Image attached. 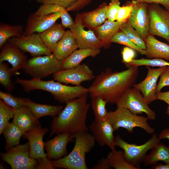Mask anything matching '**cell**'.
Returning <instances> with one entry per match:
<instances>
[{
	"instance_id": "obj_1",
	"label": "cell",
	"mask_w": 169,
	"mask_h": 169,
	"mask_svg": "<svg viewBox=\"0 0 169 169\" xmlns=\"http://www.w3.org/2000/svg\"><path fill=\"white\" fill-rule=\"evenodd\" d=\"M138 67L131 66L121 71L108 68L98 75L88 89L90 97L99 96L108 103L116 104L123 93L135 84Z\"/></svg>"
},
{
	"instance_id": "obj_2",
	"label": "cell",
	"mask_w": 169,
	"mask_h": 169,
	"mask_svg": "<svg viewBox=\"0 0 169 169\" xmlns=\"http://www.w3.org/2000/svg\"><path fill=\"white\" fill-rule=\"evenodd\" d=\"M87 95L85 94L66 103L64 108L52 120L49 136L62 133L74 135L88 131L86 120L90 105Z\"/></svg>"
},
{
	"instance_id": "obj_3",
	"label": "cell",
	"mask_w": 169,
	"mask_h": 169,
	"mask_svg": "<svg viewBox=\"0 0 169 169\" xmlns=\"http://www.w3.org/2000/svg\"><path fill=\"white\" fill-rule=\"evenodd\" d=\"M54 80L44 81L34 78L25 80L17 78L15 83L21 85L27 93L35 90L48 92L60 103H66L88 93V89L81 85L69 86Z\"/></svg>"
},
{
	"instance_id": "obj_4",
	"label": "cell",
	"mask_w": 169,
	"mask_h": 169,
	"mask_svg": "<svg viewBox=\"0 0 169 169\" xmlns=\"http://www.w3.org/2000/svg\"><path fill=\"white\" fill-rule=\"evenodd\" d=\"M75 144L71 151L60 159L52 160L56 168L66 169H87L85 155L95 145V140L88 131L80 132L74 135Z\"/></svg>"
},
{
	"instance_id": "obj_5",
	"label": "cell",
	"mask_w": 169,
	"mask_h": 169,
	"mask_svg": "<svg viewBox=\"0 0 169 169\" xmlns=\"http://www.w3.org/2000/svg\"><path fill=\"white\" fill-rule=\"evenodd\" d=\"M108 119L115 131L122 128L132 133L133 129L138 127L149 134H152L154 131L148 123L147 117L134 114L125 108L117 107L115 111L108 112Z\"/></svg>"
},
{
	"instance_id": "obj_6",
	"label": "cell",
	"mask_w": 169,
	"mask_h": 169,
	"mask_svg": "<svg viewBox=\"0 0 169 169\" xmlns=\"http://www.w3.org/2000/svg\"><path fill=\"white\" fill-rule=\"evenodd\" d=\"M62 65L52 53L28 59L23 69L33 78L41 79L62 70Z\"/></svg>"
},
{
	"instance_id": "obj_7",
	"label": "cell",
	"mask_w": 169,
	"mask_h": 169,
	"mask_svg": "<svg viewBox=\"0 0 169 169\" xmlns=\"http://www.w3.org/2000/svg\"><path fill=\"white\" fill-rule=\"evenodd\" d=\"M160 141L158 136L154 134L146 142L138 145L128 143L117 135L115 137V145L123 149L127 161L140 169H141L140 165L143 162L147 151L156 146L160 142Z\"/></svg>"
},
{
	"instance_id": "obj_8",
	"label": "cell",
	"mask_w": 169,
	"mask_h": 169,
	"mask_svg": "<svg viewBox=\"0 0 169 169\" xmlns=\"http://www.w3.org/2000/svg\"><path fill=\"white\" fill-rule=\"evenodd\" d=\"M116 104L117 107L126 109L135 115L145 113L149 120L156 118L155 112L149 107L141 93L134 88L127 90Z\"/></svg>"
},
{
	"instance_id": "obj_9",
	"label": "cell",
	"mask_w": 169,
	"mask_h": 169,
	"mask_svg": "<svg viewBox=\"0 0 169 169\" xmlns=\"http://www.w3.org/2000/svg\"><path fill=\"white\" fill-rule=\"evenodd\" d=\"M28 142L19 144L0 154L2 159L9 164L12 169H33L38 164L37 159L29 157Z\"/></svg>"
},
{
	"instance_id": "obj_10",
	"label": "cell",
	"mask_w": 169,
	"mask_h": 169,
	"mask_svg": "<svg viewBox=\"0 0 169 169\" xmlns=\"http://www.w3.org/2000/svg\"><path fill=\"white\" fill-rule=\"evenodd\" d=\"M149 34L161 37L169 43V11L159 4L148 3Z\"/></svg>"
},
{
	"instance_id": "obj_11",
	"label": "cell",
	"mask_w": 169,
	"mask_h": 169,
	"mask_svg": "<svg viewBox=\"0 0 169 169\" xmlns=\"http://www.w3.org/2000/svg\"><path fill=\"white\" fill-rule=\"evenodd\" d=\"M54 80L66 84L80 85L83 82L95 78L93 71L85 64L71 68L63 69L53 74Z\"/></svg>"
},
{
	"instance_id": "obj_12",
	"label": "cell",
	"mask_w": 169,
	"mask_h": 169,
	"mask_svg": "<svg viewBox=\"0 0 169 169\" xmlns=\"http://www.w3.org/2000/svg\"><path fill=\"white\" fill-rule=\"evenodd\" d=\"M80 14H77L74 24L69 28L75 38L79 49H98L102 45L94 31L84 29Z\"/></svg>"
},
{
	"instance_id": "obj_13",
	"label": "cell",
	"mask_w": 169,
	"mask_h": 169,
	"mask_svg": "<svg viewBox=\"0 0 169 169\" xmlns=\"http://www.w3.org/2000/svg\"><path fill=\"white\" fill-rule=\"evenodd\" d=\"M8 41L16 46L22 51L29 53L33 57L52 53L44 44L40 33L13 37L9 39Z\"/></svg>"
},
{
	"instance_id": "obj_14",
	"label": "cell",
	"mask_w": 169,
	"mask_h": 169,
	"mask_svg": "<svg viewBox=\"0 0 169 169\" xmlns=\"http://www.w3.org/2000/svg\"><path fill=\"white\" fill-rule=\"evenodd\" d=\"M133 7L127 22L145 40L149 34L150 18L148 3L133 0Z\"/></svg>"
},
{
	"instance_id": "obj_15",
	"label": "cell",
	"mask_w": 169,
	"mask_h": 169,
	"mask_svg": "<svg viewBox=\"0 0 169 169\" xmlns=\"http://www.w3.org/2000/svg\"><path fill=\"white\" fill-rule=\"evenodd\" d=\"M90 131L99 145L106 146L111 151H116L115 131L108 119L104 120L96 119L93 121L89 126Z\"/></svg>"
},
{
	"instance_id": "obj_16",
	"label": "cell",
	"mask_w": 169,
	"mask_h": 169,
	"mask_svg": "<svg viewBox=\"0 0 169 169\" xmlns=\"http://www.w3.org/2000/svg\"><path fill=\"white\" fill-rule=\"evenodd\" d=\"M61 15L60 12L44 15L35 12L30 14L27 19L23 36L43 33L56 23L61 18Z\"/></svg>"
},
{
	"instance_id": "obj_17",
	"label": "cell",
	"mask_w": 169,
	"mask_h": 169,
	"mask_svg": "<svg viewBox=\"0 0 169 169\" xmlns=\"http://www.w3.org/2000/svg\"><path fill=\"white\" fill-rule=\"evenodd\" d=\"M166 67L153 69L148 66L147 73L145 78L139 83L135 84L133 86L141 92L148 104L157 100L156 94L157 80Z\"/></svg>"
},
{
	"instance_id": "obj_18",
	"label": "cell",
	"mask_w": 169,
	"mask_h": 169,
	"mask_svg": "<svg viewBox=\"0 0 169 169\" xmlns=\"http://www.w3.org/2000/svg\"><path fill=\"white\" fill-rule=\"evenodd\" d=\"M0 53V63L6 61L11 65L13 74H17L23 69L27 60V56L15 45L8 42L2 48Z\"/></svg>"
},
{
	"instance_id": "obj_19",
	"label": "cell",
	"mask_w": 169,
	"mask_h": 169,
	"mask_svg": "<svg viewBox=\"0 0 169 169\" xmlns=\"http://www.w3.org/2000/svg\"><path fill=\"white\" fill-rule=\"evenodd\" d=\"M73 139L74 135L69 133H62L45 142L44 148L46 151L47 158L50 160H56L67 155V145L72 141Z\"/></svg>"
},
{
	"instance_id": "obj_20",
	"label": "cell",
	"mask_w": 169,
	"mask_h": 169,
	"mask_svg": "<svg viewBox=\"0 0 169 169\" xmlns=\"http://www.w3.org/2000/svg\"><path fill=\"white\" fill-rule=\"evenodd\" d=\"M48 131L47 128L39 127L25 132L23 136V138L28 140L30 158L38 160L47 157L44 152L43 138Z\"/></svg>"
},
{
	"instance_id": "obj_21",
	"label": "cell",
	"mask_w": 169,
	"mask_h": 169,
	"mask_svg": "<svg viewBox=\"0 0 169 169\" xmlns=\"http://www.w3.org/2000/svg\"><path fill=\"white\" fill-rule=\"evenodd\" d=\"M12 122L25 132L41 127L38 119L26 105L16 110Z\"/></svg>"
},
{
	"instance_id": "obj_22",
	"label": "cell",
	"mask_w": 169,
	"mask_h": 169,
	"mask_svg": "<svg viewBox=\"0 0 169 169\" xmlns=\"http://www.w3.org/2000/svg\"><path fill=\"white\" fill-rule=\"evenodd\" d=\"M144 41L146 47L145 55L148 58H161L169 61V45L149 34Z\"/></svg>"
},
{
	"instance_id": "obj_23",
	"label": "cell",
	"mask_w": 169,
	"mask_h": 169,
	"mask_svg": "<svg viewBox=\"0 0 169 169\" xmlns=\"http://www.w3.org/2000/svg\"><path fill=\"white\" fill-rule=\"evenodd\" d=\"M77 48L75 38L71 31L67 30L57 43L52 54L58 59L63 61Z\"/></svg>"
},
{
	"instance_id": "obj_24",
	"label": "cell",
	"mask_w": 169,
	"mask_h": 169,
	"mask_svg": "<svg viewBox=\"0 0 169 169\" xmlns=\"http://www.w3.org/2000/svg\"><path fill=\"white\" fill-rule=\"evenodd\" d=\"M108 5L103 3L92 11L80 14L85 27L92 30L103 24L107 19Z\"/></svg>"
},
{
	"instance_id": "obj_25",
	"label": "cell",
	"mask_w": 169,
	"mask_h": 169,
	"mask_svg": "<svg viewBox=\"0 0 169 169\" xmlns=\"http://www.w3.org/2000/svg\"><path fill=\"white\" fill-rule=\"evenodd\" d=\"M122 23L116 21L111 22L107 20L92 30L101 42L103 47L107 49L110 46L111 38L120 30Z\"/></svg>"
},
{
	"instance_id": "obj_26",
	"label": "cell",
	"mask_w": 169,
	"mask_h": 169,
	"mask_svg": "<svg viewBox=\"0 0 169 169\" xmlns=\"http://www.w3.org/2000/svg\"><path fill=\"white\" fill-rule=\"evenodd\" d=\"M64 27L62 24L55 23L48 29L40 33L44 44L52 53L65 32Z\"/></svg>"
},
{
	"instance_id": "obj_27",
	"label": "cell",
	"mask_w": 169,
	"mask_h": 169,
	"mask_svg": "<svg viewBox=\"0 0 169 169\" xmlns=\"http://www.w3.org/2000/svg\"><path fill=\"white\" fill-rule=\"evenodd\" d=\"M100 50L98 49H79L73 52L62 61V70L71 68L80 64L86 58L95 57L100 54Z\"/></svg>"
},
{
	"instance_id": "obj_28",
	"label": "cell",
	"mask_w": 169,
	"mask_h": 169,
	"mask_svg": "<svg viewBox=\"0 0 169 169\" xmlns=\"http://www.w3.org/2000/svg\"><path fill=\"white\" fill-rule=\"evenodd\" d=\"M26 105L29 108L33 115L38 119L45 116H55L58 115L63 109L62 105L54 106L40 104L27 98Z\"/></svg>"
},
{
	"instance_id": "obj_29",
	"label": "cell",
	"mask_w": 169,
	"mask_h": 169,
	"mask_svg": "<svg viewBox=\"0 0 169 169\" xmlns=\"http://www.w3.org/2000/svg\"><path fill=\"white\" fill-rule=\"evenodd\" d=\"M60 12L61 14V24L65 28H69L74 24V21L68 13L66 9L59 5L44 3L40 6L35 12L41 15L48 14Z\"/></svg>"
},
{
	"instance_id": "obj_30",
	"label": "cell",
	"mask_w": 169,
	"mask_h": 169,
	"mask_svg": "<svg viewBox=\"0 0 169 169\" xmlns=\"http://www.w3.org/2000/svg\"><path fill=\"white\" fill-rule=\"evenodd\" d=\"M160 161L169 163V147L160 142L146 156L143 163L144 166H149L156 164Z\"/></svg>"
},
{
	"instance_id": "obj_31",
	"label": "cell",
	"mask_w": 169,
	"mask_h": 169,
	"mask_svg": "<svg viewBox=\"0 0 169 169\" xmlns=\"http://www.w3.org/2000/svg\"><path fill=\"white\" fill-rule=\"evenodd\" d=\"M25 133L13 122H9L2 132L6 140L5 148L6 151L19 144L20 139Z\"/></svg>"
},
{
	"instance_id": "obj_32",
	"label": "cell",
	"mask_w": 169,
	"mask_h": 169,
	"mask_svg": "<svg viewBox=\"0 0 169 169\" xmlns=\"http://www.w3.org/2000/svg\"><path fill=\"white\" fill-rule=\"evenodd\" d=\"M24 30L22 25L0 24V48H2L8 39L13 37L23 36Z\"/></svg>"
},
{
	"instance_id": "obj_33",
	"label": "cell",
	"mask_w": 169,
	"mask_h": 169,
	"mask_svg": "<svg viewBox=\"0 0 169 169\" xmlns=\"http://www.w3.org/2000/svg\"><path fill=\"white\" fill-rule=\"evenodd\" d=\"M38 3L55 4L64 7L68 11H76L82 9L92 0H35Z\"/></svg>"
},
{
	"instance_id": "obj_34",
	"label": "cell",
	"mask_w": 169,
	"mask_h": 169,
	"mask_svg": "<svg viewBox=\"0 0 169 169\" xmlns=\"http://www.w3.org/2000/svg\"><path fill=\"white\" fill-rule=\"evenodd\" d=\"M107 158L111 167L115 169H138L126 160L123 151H111Z\"/></svg>"
},
{
	"instance_id": "obj_35",
	"label": "cell",
	"mask_w": 169,
	"mask_h": 169,
	"mask_svg": "<svg viewBox=\"0 0 169 169\" xmlns=\"http://www.w3.org/2000/svg\"><path fill=\"white\" fill-rule=\"evenodd\" d=\"M107 102L101 97L95 96L91 97V105L95 116L98 120L107 119L108 112L106 109Z\"/></svg>"
},
{
	"instance_id": "obj_36",
	"label": "cell",
	"mask_w": 169,
	"mask_h": 169,
	"mask_svg": "<svg viewBox=\"0 0 169 169\" xmlns=\"http://www.w3.org/2000/svg\"><path fill=\"white\" fill-rule=\"evenodd\" d=\"M120 30L123 31L129 39L140 48L146 50L145 41L139 33L127 22L122 24Z\"/></svg>"
},
{
	"instance_id": "obj_37",
	"label": "cell",
	"mask_w": 169,
	"mask_h": 169,
	"mask_svg": "<svg viewBox=\"0 0 169 169\" xmlns=\"http://www.w3.org/2000/svg\"><path fill=\"white\" fill-rule=\"evenodd\" d=\"M128 68L131 66L138 67L141 66L159 67H160L169 66V62L161 58L133 59L131 61L124 64Z\"/></svg>"
},
{
	"instance_id": "obj_38",
	"label": "cell",
	"mask_w": 169,
	"mask_h": 169,
	"mask_svg": "<svg viewBox=\"0 0 169 169\" xmlns=\"http://www.w3.org/2000/svg\"><path fill=\"white\" fill-rule=\"evenodd\" d=\"M16 110L9 106L2 100H0V134L2 133L5 127L13 118Z\"/></svg>"
},
{
	"instance_id": "obj_39",
	"label": "cell",
	"mask_w": 169,
	"mask_h": 169,
	"mask_svg": "<svg viewBox=\"0 0 169 169\" xmlns=\"http://www.w3.org/2000/svg\"><path fill=\"white\" fill-rule=\"evenodd\" d=\"M13 75L11 68L3 62L0 63V83L8 91H11L14 89V85L11 79Z\"/></svg>"
},
{
	"instance_id": "obj_40",
	"label": "cell",
	"mask_w": 169,
	"mask_h": 169,
	"mask_svg": "<svg viewBox=\"0 0 169 169\" xmlns=\"http://www.w3.org/2000/svg\"><path fill=\"white\" fill-rule=\"evenodd\" d=\"M111 41V43H117L131 48L142 55H145L146 54V50L139 48L120 30L113 37Z\"/></svg>"
},
{
	"instance_id": "obj_41",
	"label": "cell",
	"mask_w": 169,
	"mask_h": 169,
	"mask_svg": "<svg viewBox=\"0 0 169 169\" xmlns=\"http://www.w3.org/2000/svg\"><path fill=\"white\" fill-rule=\"evenodd\" d=\"M0 98L7 104L16 110L26 105L27 98L15 97L8 92L0 91Z\"/></svg>"
},
{
	"instance_id": "obj_42",
	"label": "cell",
	"mask_w": 169,
	"mask_h": 169,
	"mask_svg": "<svg viewBox=\"0 0 169 169\" xmlns=\"http://www.w3.org/2000/svg\"><path fill=\"white\" fill-rule=\"evenodd\" d=\"M133 4V1L132 0L130 3L120 7L116 16L115 21L122 23L126 22L132 12Z\"/></svg>"
},
{
	"instance_id": "obj_43",
	"label": "cell",
	"mask_w": 169,
	"mask_h": 169,
	"mask_svg": "<svg viewBox=\"0 0 169 169\" xmlns=\"http://www.w3.org/2000/svg\"><path fill=\"white\" fill-rule=\"evenodd\" d=\"M120 6L119 0H111L108 5L107 17L108 21H115V18Z\"/></svg>"
},
{
	"instance_id": "obj_44",
	"label": "cell",
	"mask_w": 169,
	"mask_h": 169,
	"mask_svg": "<svg viewBox=\"0 0 169 169\" xmlns=\"http://www.w3.org/2000/svg\"><path fill=\"white\" fill-rule=\"evenodd\" d=\"M169 85V66H167L165 70L161 74L160 79L157 84L156 92H161L165 86Z\"/></svg>"
},
{
	"instance_id": "obj_45",
	"label": "cell",
	"mask_w": 169,
	"mask_h": 169,
	"mask_svg": "<svg viewBox=\"0 0 169 169\" xmlns=\"http://www.w3.org/2000/svg\"><path fill=\"white\" fill-rule=\"evenodd\" d=\"M135 51L133 49L128 47L123 48L121 54L122 61L124 64L128 63L134 59L136 55Z\"/></svg>"
},
{
	"instance_id": "obj_46",
	"label": "cell",
	"mask_w": 169,
	"mask_h": 169,
	"mask_svg": "<svg viewBox=\"0 0 169 169\" xmlns=\"http://www.w3.org/2000/svg\"><path fill=\"white\" fill-rule=\"evenodd\" d=\"M37 161L38 164L35 169H55L53 165L52 160L49 159L47 157Z\"/></svg>"
},
{
	"instance_id": "obj_47",
	"label": "cell",
	"mask_w": 169,
	"mask_h": 169,
	"mask_svg": "<svg viewBox=\"0 0 169 169\" xmlns=\"http://www.w3.org/2000/svg\"><path fill=\"white\" fill-rule=\"evenodd\" d=\"M111 167L107 158H103L100 160L96 164L92 167L93 169H109Z\"/></svg>"
},
{
	"instance_id": "obj_48",
	"label": "cell",
	"mask_w": 169,
	"mask_h": 169,
	"mask_svg": "<svg viewBox=\"0 0 169 169\" xmlns=\"http://www.w3.org/2000/svg\"><path fill=\"white\" fill-rule=\"evenodd\" d=\"M157 100H161L168 105L166 113L169 115V91L164 92H158L156 93Z\"/></svg>"
},
{
	"instance_id": "obj_49",
	"label": "cell",
	"mask_w": 169,
	"mask_h": 169,
	"mask_svg": "<svg viewBox=\"0 0 169 169\" xmlns=\"http://www.w3.org/2000/svg\"><path fill=\"white\" fill-rule=\"evenodd\" d=\"M147 3H156L162 5L167 11H169V0H132Z\"/></svg>"
},
{
	"instance_id": "obj_50",
	"label": "cell",
	"mask_w": 169,
	"mask_h": 169,
	"mask_svg": "<svg viewBox=\"0 0 169 169\" xmlns=\"http://www.w3.org/2000/svg\"><path fill=\"white\" fill-rule=\"evenodd\" d=\"M159 139H167L169 140V128L165 129L158 136Z\"/></svg>"
},
{
	"instance_id": "obj_51",
	"label": "cell",
	"mask_w": 169,
	"mask_h": 169,
	"mask_svg": "<svg viewBox=\"0 0 169 169\" xmlns=\"http://www.w3.org/2000/svg\"><path fill=\"white\" fill-rule=\"evenodd\" d=\"M153 169H169V163L165 165L159 163L153 165L151 168Z\"/></svg>"
},
{
	"instance_id": "obj_52",
	"label": "cell",
	"mask_w": 169,
	"mask_h": 169,
	"mask_svg": "<svg viewBox=\"0 0 169 169\" xmlns=\"http://www.w3.org/2000/svg\"><path fill=\"white\" fill-rule=\"evenodd\" d=\"M28 0V1H30L31 0Z\"/></svg>"
}]
</instances>
